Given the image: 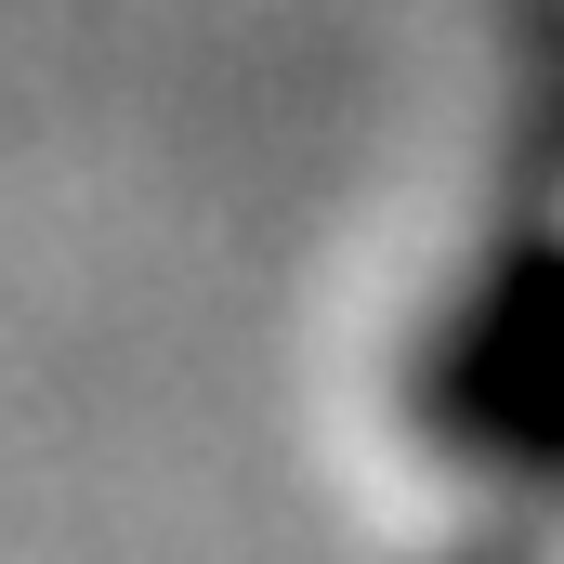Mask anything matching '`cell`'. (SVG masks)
<instances>
[{"label":"cell","mask_w":564,"mask_h":564,"mask_svg":"<svg viewBox=\"0 0 564 564\" xmlns=\"http://www.w3.org/2000/svg\"><path fill=\"white\" fill-rule=\"evenodd\" d=\"M408 408L473 473H539V486L564 473V224L499 237L446 289L421 368H408Z\"/></svg>","instance_id":"1"},{"label":"cell","mask_w":564,"mask_h":564,"mask_svg":"<svg viewBox=\"0 0 564 564\" xmlns=\"http://www.w3.org/2000/svg\"><path fill=\"white\" fill-rule=\"evenodd\" d=\"M473 564H525V552H473Z\"/></svg>","instance_id":"2"}]
</instances>
